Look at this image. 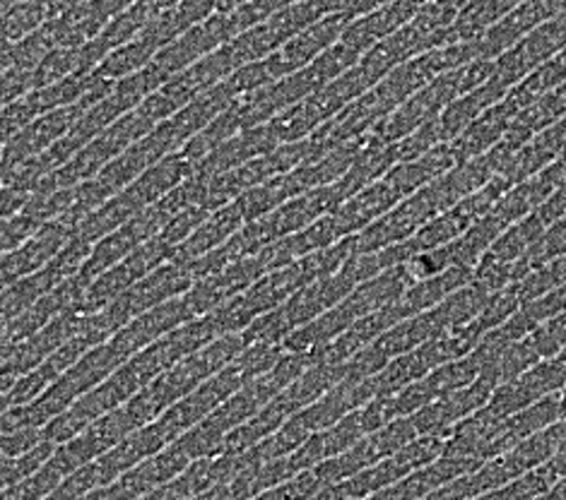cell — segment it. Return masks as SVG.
Instances as JSON below:
<instances>
[{"mask_svg": "<svg viewBox=\"0 0 566 500\" xmlns=\"http://www.w3.org/2000/svg\"><path fill=\"white\" fill-rule=\"evenodd\" d=\"M80 116H83V106L80 104L61 106V109L39 116V120H32L30 126L12 135L6 145V175L15 167L24 164L27 159L39 157V152L46 150V147L51 150L65 130H73Z\"/></svg>", "mask_w": 566, "mask_h": 500, "instance_id": "obj_1", "label": "cell"}, {"mask_svg": "<svg viewBox=\"0 0 566 500\" xmlns=\"http://www.w3.org/2000/svg\"><path fill=\"white\" fill-rule=\"evenodd\" d=\"M71 236L73 232L65 222H46L39 228V234L27 238L20 248L6 253V284H12L20 277H27L36 273V269L46 267L65 248V243L71 241Z\"/></svg>", "mask_w": 566, "mask_h": 500, "instance_id": "obj_2", "label": "cell"}, {"mask_svg": "<svg viewBox=\"0 0 566 500\" xmlns=\"http://www.w3.org/2000/svg\"><path fill=\"white\" fill-rule=\"evenodd\" d=\"M349 20L343 15V12H328L326 18L316 20L314 24H308L304 32H300L296 36H292L290 42L282 46V51L277 53L285 71H296L308 61H316V56L326 53V49L335 42V39L343 36V32L347 30Z\"/></svg>", "mask_w": 566, "mask_h": 500, "instance_id": "obj_3", "label": "cell"}, {"mask_svg": "<svg viewBox=\"0 0 566 500\" xmlns=\"http://www.w3.org/2000/svg\"><path fill=\"white\" fill-rule=\"evenodd\" d=\"M241 222H244V214H241L237 205H229L220 212H214L212 220H206L198 232H193L181 243L177 253H174V258L184 265L191 258L193 260L203 258V255L210 253L214 246H220V243L229 241V236H234Z\"/></svg>", "mask_w": 566, "mask_h": 500, "instance_id": "obj_4", "label": "cell"}, {"mask_svg": "<svg viewBox=\"0 0 566 500\" xmlns=\"http://www.w3.org/2000/svg\"><path fill=\"white\" fill-rule=\"evenodd\" d=\"M468 267H449L447 273H439L434 277H427L424 281L417 284V287L408 289L406 296L400 299L402 310H406V316H417V313H424L427 308H434L439 306L443 299H449V296L461 287V284L468 281Z\"/></svg>", "mask_w": 566, "mask_h": 500, "instance_id": "obj_5", "label": "cell"}, {"mask_svg": "<svg viewBox=\"0 0 566 500\" xmlns=\"http://www.w3.org/2000/svg\"><path fill=\"white\" fill-rule=\"evenodd\" d=\"M39 226H44V224L34 220L32 214H27V212L12 214V217H8L6 228H3V251L10 253V251L20 248V241L32 238L34 232H39Z\"/></svg>", "mask_w": 566, "mask_h": 500, "instance_id": "obj_6", "label": "cell"}, {"mask_svg": "<svg viewBox=\"0 0 566 500\" xmlns=\"http://www.w3.org/2000/svg\"><path fill=\"white\" fill-rule=\"evenodd\" d=\"M20 3H24V0H6V12H8L10 8H15V6H20Z\"/></svg>", "mask_w": 566, "mask_h": 500, "instance_id": "obj_7", "label": "cell"}]
</instances>
